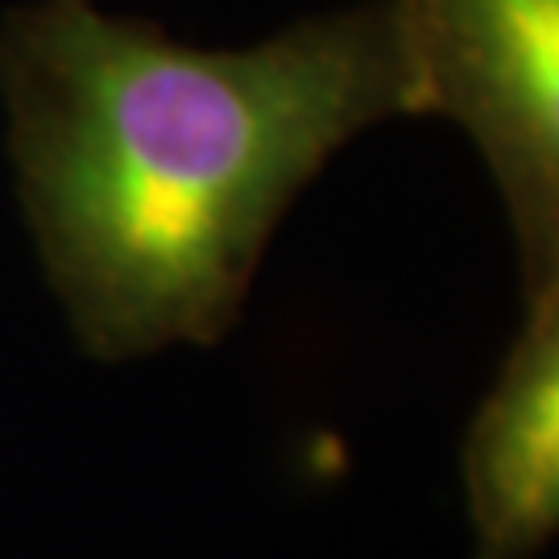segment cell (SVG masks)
<instances>
[{"instance_id": "obj_1", "label": "cell", "mask_w": 559, "mask_h": 559, "mask_svg": "<svg viewBox=\"0 0 559 559\" xmlns=\"http://www.w3.org/2000/svg\"><path fill=\"white\" fill-rule=\"evenodd\" d=\"M17 200L87 357L221 344L270 237L348 141L427 117L394 0L200 50L92 0L0 21Z\"/></svg>"}, {"instance_id": "obj_2", "label": "cell", "mask_w": 559, "mask_h": 559, "mask_svg": "<svg viewBox=\"0 0 559 559\" xmlns=\"http://www.w3.org/2000/svg\"><path fill=\"white\" fill-rule=\"evenodd\" d=\"M427 112L498 182L522 290L559 282V0H394Z\"/></svg>"}, {"instance_id": "obj_3", "label": "cell", "mask_w": 559, "mask_h": 559, "mask_svg": "<svg viewBox=\"0 0 559 559\" xmlns=\"http://www.w3.org/2000/svg\"><path fill=\"white\" fill-rule=\"evenodd\" d=\"M477 559H531L559 526V282L526 295L460 448Z\"/></svg>"}]
</instances>
